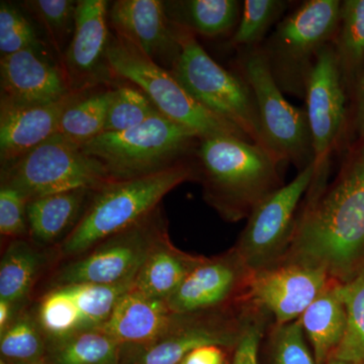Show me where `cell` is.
Instances as JSON below:
<instances>
[{"label": "cell", "instance_id": "6da1fadb", "mask_svg": "<svg viewBox=\"0 0 364 364\" xmlns=\"http://www.w3.org/2000/svg\"><path fill=\"white\" fill-rule=\"evenodd\" d=\"M280 261L321 268L342 284L363 272L364 141L334 181L304 200L293 240Z\"/></svg>", "mask_w": 364, "mask_h": 364}, {"label": "cell", "instance_id": "7a4b0ae2", "mask_svg": "<svg viewBox=\"0 0 364 364\" xmlns=\"http://www.w3.org/2000/svg\"><path fill=\"white\" fill-rule=\"evenodd\" d=\"M193 162L203 200L226 222L248 219L284 186L282 163L257 144L237 136L200 139Z\"/></svg>", "mask_w": 364, "mask_h": 364}, {"label": "cell", "instance_id": "3957f363", "mask_svg": "<svg viewBox=\"0 0 364 364\" xmlns=\"http://www.w3.org/2000/svg\"><path fill=\"white\" fill-rule=\"evenodd\" d=\"M193 159L151 176L112 181L92 191L77 226L59 246L62 260L76 257L123 231L160 207L162 198L186 181H196Z\"/></svg>", "mask_w": 364, "mask_h": 364}, {"label": "cell", "instance_id": "277c9868", "mask_svg": "<svg viewBox=\"0 0 364 364\" xmlns=\"http://www.w3.org/2000/svg\"><path fill=\"white\" fill-rule=\"evenodd\" d=\"M200 140L195 132L157 114L130 130L105 132L80 147L112 181H128L193 159Z\"/></svg>", "mask_w": 364, "mask_h": 364}, {"label": "cell", "instance_id": "5b68a950", "mask_svg": "<svg viewBox=\"0 0 364 364\" xmlns=\"http://www.w3.org/2000/svg\"><path fill=\"white\" fill-rule=\"evenodd\" d=\"M339 0H306L275 26L261 50L284 95L305 98L318 54L332 44L340 20Z\"/></svg>", "mask_w": 364, "mask_h": 364}, {"label": "cell", "instance_id": "8992f818", "mask_svg": "<svg viewBox=\"0 0 364 364\" xmlns=\"http://www.w3.org/2000/svg\"><path fill=\"white\" fill-rule=\"evenodd\" d=\"M174 26L181 52L169 70L172 75L198 104L267 150L257 105L245 79L218 64L193 33Z\"/></svg>", "mask_w": 364, "mask_h": 364}, {"label": "cell", "instance_id": "52a82bcc", "mask_svg": "<svg viewBox=\"0 0 364 364\" xmlns=\"http://www.w3.org/2000/svg\"><path fill=\"white\" fill-rule=\"evenodd\" d=\"M107 65L112 78L136 86L150 98L160 114L195 132L200 139L232 136L252 142L233 124L198 104L168 69L116 33L109 38Z\"/></svg>", "mask_w": 364, "mask_h": 364}, {"label": "cell", "instance_id": "ba28073f", "mask_svg": "<svg viewBox=\"0 0 364 364\" xmlns=\"http://www.w3.org/2000/svg\"><path fill=\"white\" fill-rule=\"evenodd\" d=\"M167 233L166 218L158 207L85 253L62 260L45 280L44 289L74 284H131L155 244Z\"/></svg>", "mask_w": 364, "mask_h": 364}, {"label": "cell", "instance_id": "9c48e42d", "mask_svg": "<svg viewBox=\"0 0 364 364\" xmlns=\"http://www.w3.org/2000/svg\"><path fill=\"white\" fill-rule=\"evenodd\" d=\"M238 68L255 97L268 152L282 165L294 164L299 172L311 166L312 138L306 109L291 105L284 97L261 47L242 50Z\"/></svg>", "mask_w": 364, "mask_h": 364}, {"label": "cell", "instance_id": "30bf717a", "mask_svg": "<svg viewBox=\"0 0 364 364\" xmlns=\"http://www.w3.org/2000/svg\"><path fill=\"white\" fill-rule=\"evenodd\" d=\"M0 174V186L18 191L28 202L73 189L95 191L112 181L97 160L59 134L1 166Z\"/></svg>", "mask_w": 364, "mask_h": 364}, {"label": "cell", "instance_id": "8fae6325", "mask_svg": "<svg viewBox=\"0 0 364 364\" xmlns=\"http://www.w3.org/2000/svg\"><path fill=\"white\" fill-rule=\"evenodd\" d=\"M254 301L217 310L172 314L154 341L144 346H122V364H179L203 346L234 350L247 323Z\"/></svg>", "mask_w": 364, "mask_h": 364}, {"label": "cell", "instance_id": "7c38bea8", "mask_svg": "<svg viewBox=\"0 0 364 364\" xmlns=\"http://www.w3.org/2000/svg\"><path fill=\"white\" fill-rule=\"evenodd\" d=\"M313 177L312 164L268 196L249 215L234 248L253 272L277 264L286 255Z\"/></svg>", "mask_w": 364, "mask_h": 364}, {"label": "cell", "instance_id": "4fadbf2b", "mask_svg": "<svg viewBox=\"0 0 364 364\" xmlns=\"http://www.w3.org/2000/svg\"><path fill=\"white\" fill-rule=\"evenodd\" d=\"M305 100L314 155L313 181L305 198L309 200L328 184L332 155L346 122V90L332 44L318 54L306 85Z\"/></svg>", "mask_w": 364, "mask_h": 364}, {"label": "cell", "instance_id": "5bb4252c", "mask_svg": "<svg viewBox=\"0 0 364 364\" xmlns=\"http://www.w3.org/2000/svg\"><path fill=\"white\" fill-rule=\"evenodd\" d=\"M253 272L236 249L203 259L167 299L172 313H193L236 306L250 299Z\"/></svg>", "mask_w": 364, "mask_h": 364}, {"label": "cell", "instance_id": "9a60e30c", "mask_svg": "<svg viewBox=\"0 0 364 364\" xmlns=\"http://www.w3.org/2000/svg\"><path fill=\"white\" fill-rule=\"evenodd\" d=\"M332 280L321 268L280 261L253 273L250 296L270 313L275 324H286L301 318Z\"/></svg>", "mask_w": 364, "mask_h": 364}, {"label": "cell", "instance_id": "2e32d148", "mask_svg": "<svg viewBox=\"0 0 364 364\" xmlns=\"http://www.w3.org/2000/svg\"><path fill=\"white\" fill-rule=\"evenodd\" d=\"M109 9L107 0L77 1L73 36L61 60L71 90L111 85L107 65Z\"/></svg>", "mask_w": 364, "mask_h": 364}, {"label": "cell", "instance_id": "e0dca14e", "mask_svg": "<svg viewBox=\"0 0 364 364\" xmlns=\"http://www.w3.org/2000/svg\"><path fill=\"white\" fill-rule=\"evenodd\" d=\"M0 83V104L14 107L49 104L71 91L60 62L37 49L1 57Z\"/></svg>", "mask_w": 364, "mask_h": 364}, {"label": "cell", "instance_id": "ac0fdd59", "mask_svg": "<svg viewBox=\"0 0 364 364\" xmlns=\"http://www.w3.org/2000/svg\"><path fill=\"white\" fill-rule=\"evenodd\" d=\"M114 33L133 43L159 65L171 69L179 52L176 26L159 0H117L109 9Z\"/></svg>", "mask_w": 364, "mask_h": 364}, {"label": "cell", "instance_id": "d6986e66", "mask_svg": "<svg viewBox=\"0 0 364 364\" xmlns=\"http://www.w3.org/2000/svg\"><path fill=\"white\" fill-rule=\"evenodd\" d=\"M95 88L71 90L65 97L45 105L14 107L0 104L1 166L14 162L56 135L67 109Z\"/></svg>", "mask_w": 364, "mask_h": 364}, {"label": "cell", "instance_id": "ffe728a7", "mask_svg": "<svg viewBox=\"0 0 364 364\" xmlns=\"http://www.w3.org/2000/svg\"><path fill=\"white\" fill-rule=\"evenodd\" d=\"M61 261L59 247H45L31 238L7 241L0 261V301L20 312Z\"/></svg>", "mask_w": 364, "mask_h": 364}, {"label": "cell", "instance_id": "44dd1931", "mask_svg": "<svg viewBox=\"0 0 364 364\" xmlns=\"http://www.w3.org/2000/svg\"><path fill=\"white\" fill-rule=\"evenodd\" d=\"M172 314L166 301L151 298L132 287L102 329L123 347L144 346L162 334Z\"/></svg>", "mask_w": 364, "mask_h": 364}, {"label": "cell", "instance_id": "7402d4cb", "mask_svg": "<svg viewBox=\"0 0 364 364\" xmlns=\"http://www.w3.org/2000/svg\"><path fill=\"white\" fill-rule=\"evenodd\" d=\"M91 193V189L79 188L31 200L30 238L45 247H59L85 214Z\"/></svg>", "mask_w": 364, "mask_h": 364}, {"label": "cell", "instance_id": "603a6c76", "mask_svg": "<svg viewBox=\"0 0 364 364\" xmlns=\"http://www.w3.org/2000/svg\"><path fill=\"white\" fill-rule=\"evenodd\" d=\"M343 284L333 279L301 317L317 364H327L343 339L347 320Z\"/></svg>", "mask_w": 364, "mask_h": 364}, {"label": "cell", "instance_id": "cb8c5ba5", "mask_svg": "<svg viewBox=\"0 0 364 364\" xmlns=\"http://www.w3.org/2000/svg\"><path fill=\"white\" fill-rule=\"evenodd\" d=\"M205 256L179 250L168 233L158 240L134 279L133 289L151 298L167 301Z\"/></svg>", "mask_w": 364, "mask_h": 364}, {"label": "cell", "instance_id": "d4e9b609", "mask_svg": "<svg viewBox=\"0 0 364 364\" xmlns=\"http://www.w3.org/2000/svg\"><path fill=\"white\" fill-rule=\"evenodd\" d=\"M238 0H179L164 2L172 23L195 36L215 39L227 36L238 26L241 16Z\"/></svg>", "mask_w": 364, "mask_h": 364}, {"label": "cell", "instance_id": "484cf974", "mask_svg": "<svg viewBox=\"0 0 364 364\" xmlns=\"http://www.w3.org/2000/svg\"><path fill=\"white\" fill-rule=\"evenodd\" d=\"M332 47L345 90L358 82L364 65V0L341 1Z\"/></svg>", "mask_w": 364, "mask_h": 364}, {"label": "cell", "instance_id": "4316f807", "mask_svg": "<svg viewBox=\"0 0 364 364\" xmlns=\"http://www.w3.org/2000/svg\"><path fill=\"white\" fill-rule=\"evenodd\" d=\"M49 364H122V345L102 328L48 345Z\"/></svg>", "mask_w": 364, "mask_h": 364}, {"label": "cell", "instance_id": "83f0119b", "mask_svg": "<svg viewBox=\"0 0 364 364\" xmlns=\"http://www.w3.org/2000/svg\"><path fill=\"white\" fill-rule=\"evenodd\" d=\"M48 341L41 328L35 301L16 314L0 334V360L11 363L47 361Z\"/></svg>", "mask_w": 364, "mask_h": 364}, {"label": "cell", "instance_id": "f1b7e54d", "mask_svg": "<svg viewBox=\"0 0 364 364\" xmlns=\"http://www.w3.org/2000/svg\"><path fill=\"white\" fill-rule=\"evenodd\" d=\"M100 87L67 109L60 122L57 134L81 146L104 133L114 87Z\"/></svg>", "mask_w": 364, "mask_h": 364}, {"label": "cell", "instance_id": "f546056e", "mask_svg": "<svg viewBox=\"0 0 364 364\" xmlns=\"http://www.w3.org/2000/svg\"><path fill=\"white\" fill-rule=\"evenodd\" d=\"M35 305L48 345L88 330L77 304L65 286L46 289Z\"/></svg>", "mask_w": 364, "mask_h": 364}, {"label": "cell", "instance_id": "4dcf8cb0", "mask_svg": "<svg viewBox=\"0 0 364 364\" xmlns=\"http://www.w3.org/2000/svg\"><path fill=\"white\" fill-rule=\"evenodd\" d=\"M243 4L240 21L231 39V45L240 51L261 47L270 28L289 6L286 0H245Z\"/></svg>", "mask_w": 364, "mask_h": 364}, {"label": "cell", "instance_id": "1f68e13d", "mask_svg": "<svg viewBox=\"0 0 364 364\" xmlns=\"http://www.w3.org/2000/svg\"><path fill=\"white\" fill-rule=\"evenodd\" d=\"M23 6L44 28L53 49L63 58L75 26L77 1L73 0H28Z\"/></svg>", "mask_w": 364, "mask_h": 364}, {"label": "cell", "instance_id": "d6a6232c", "mask_svg": "<svg viewBox=\"0 0 364 364\" xmlns=\"http://www.w3.org/2000/svg\"><path fill=\"white\" fill-rule=\"evenodd\" d=\"M133 284H74L65 287L77 304L86 327L90 330L102 328L111 317L119 299L132 289Z\"/></svg>", "mask_w": 364, "mask_h": 364}, {"label": "cell", "instance_id": "836d02e7", "mask_svg": "<svg viewBox=\"0 0 364 364\" xmlns=\"http://www.w3.org/2000/svg\"><path fill=\"white\" fill-rule=\"evenodd\" d=\"M347 320L343 339L333 358L364 363V270L343 284Z\"/></svg>", "mask_w": 364, "mask_h": 364}, {"label": "cell", "instance_id": "e575fe53", "mask_svg": "<svg viewBox=\"0 0 364 364\" xmlns=\"http://www.w3.org/2000/svg\"><path fill=\"white\" fill-rule=\"evenodd\" d=\"M160 114L150 98L136 86L124 81L114 87L105 132H123Z\"/></svg>", "mask_w": 364, "mask_h": 364}, {"label": "cell", "instance_id": "d590c367", "mask_svg": "<svg viewBox=\"0 0 364 364\" xmlns=\"http://www.w3.org/2000/svg\"><path fill=\"white\" fill-rule=\"evenodd\" d=\"M305 335L301 318L286 324L273 322L267 331L272 364H317Z\"/></svg>", "mask_w": 364, "mask_h": 364}, {"label": "cell", "instance_id": "8d00e7d4", "mask_svg": "<svg viewBox=\"0 0 364 364\" xmlns=\"http://www.w3.org/2000/svg\"><path fill=\"white\" fill-rule=\"evenodd\" d=\"M26 49L47 51V47L40 39L35 26L25 14L13 4H0V53L1 57Z\"/></svg>", "mask_w": 364, "mask_h": 364}, {"label": "cell", "instance_id": "74e56055", "mask_svg": "<svg viewBox=\"0 0 364 364\" xmlns=\"http://www.w3.org/2000/svg\"><path fill=\"white\" fill-rule=\"evenodd\" d=\"M272 323L270 313L254 301L240 340L234 348L232 364H260L261 343Z\"/></svg>", "mask_w": 364, "mask_h": 364}, {"label": "cell", "instance_id": "f35d334b", "mask_svg": "<svg viewBox=\"0 0 364 364\" xmlns=\"http://www.w3.org/2000/svg\"><path fill=\"white\" fill-rule=\"evenodd\" d=\"M28 200L13 188L0 186V234L7 241L30 238Z\"/></svg>", "mask_w": 364, "mask_h": 364}, {"label": "cell", "instance_id": "ab89813d", "mask_svg": "<svg viewBox=\"0 0 364 364\" xmlns=\"http://www.w3.org/2000/svg\"><path fill=\"white\" fill-rule=\"evenodd\" d=\"M224 348L219 346H203L191 353L182 360L181 364H225Z\"/></svg>", "mask_w": 364, "mask_h": 364}, {"label": "cell", "instance_id": "60d3db41", "mask_svg": "<svg viewBox=\"0 0 364 364\" xmlns=\"http://www.w3.org/2000/svg\"><path fill=\"white\" fill-rule=\"evenodd\" d=\"M356 90V124L359 135L364 141V65L363 70L359 74Z\"/></svg>", "mask_w": 364, "mask_h": 364}, {"label": "cell", "instance_id": "b9f144b4", "mask_svg": "<svg viewBox=\"0 0 364 364\" xmlns=\"http://www.w3.org/2000/svg\"><path fill=\"white\" fill-rule=\"evenodd\" d=\"M18 313L11 304L0 301V334L6 331V328L11 325Z\"/></svg>", "mask_w": 364, "mask_h": 364}, {"label": "cell", "instance_id": "7bdbcfd3", "mask_svg": "<svg viewBox=\"0 0 364 364\" xmlns=\"http://www.w3.org/2000/svg\"><path fill=\"white\" fill-rule=\"evenodd\" d=\"M327 364H358L355 363H351V361L343 360V359L331 358L328 361Z\"/></svg>", "mask_w": 364, "mask_h": 364}, {"label": "cell", "instance_id": "ee69618b", "mask_svg": "<svg viewBox=\"0 0 364 364\" xmlns=\"http://www.w3.org/2000/svg\"><path fill=\"white\" fill-rule=\"evenodd\" d=\"M0 364H49V363H48V361H43V363H6V361L0 360Z\"/></svg>", "mask_w": 364, "mask_h": 364}, {"label": "cell", "instance_id": "f6af8a7d", "mask_svg": "<svg viewBox=\"0 0 364 364\" xmlns=\"http://www.w3.org/2000/svg\"><path fill=\"white\" fill-rule=\"evenodd\" d=\"M179 364H181V363H179Z\"/></svg>", "mask_w": 364, "mask_h": 364}]
</instances>
